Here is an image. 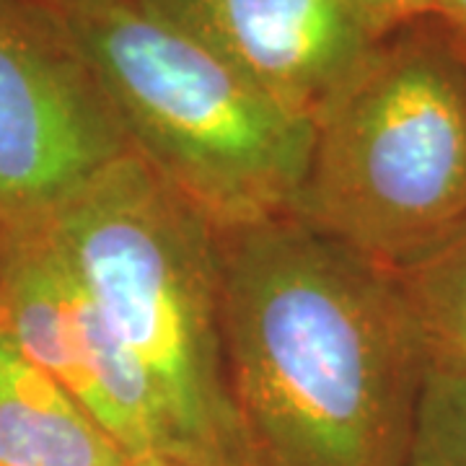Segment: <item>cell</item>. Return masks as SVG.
Returning a JSON list of instances; mask_svg holds the SVG:
<instances>
[{
  "label": "cell",
  "mask_w": 466,
  "mask_h": 466,
  "mask_svg": "<svg viewBox=\"0 0 466 466\" xmlns=\"http://www.w3.org/2000/svg\"><path fill=\"white\" fill-rule=\"evenodd\" d=\"M223 358L254 466H407L431 373L397 275L283 216L218 233Z\"/></svg>",
  "instance_id": "obj_1"
},
{
  "label": "cell",
  "mask_w": 466,
  "mask_h": 466,
  "mask_svg": "<svg viewBox=\"0 0 466 466\" xmlns=\"http://www.w3.org/2000/svg\"><path fill=\"white\" fill-rule=\"evenodd\" d=\"M45 228L143 370L171 459L254 466L226 381L216 228L135 153Z\"/></svg>",
  "instance_id": "obj_2"
},
{
  "label": "cell",
  "mask_w": 466,
  "mask_h": 466,
  "mask_svg": "<svg viewBox=\"0 0 466 466\" xmlns=\"http://www.w3.org/2000/svg\"><path fill=\"white\" fill-rule=\"evenodd\" d=\"M137 158L218 233L293 216L317 122L137 0L63 11Z\"/></svg>",
  "instance_id": "obj_3"
},
{
  "label": "cell",
  "mask_w": 466,
  "mask_h": 466,
  "mask_svg": "<svg viewBox=\"0 0 466 466\" xmlns=\"http://www.w3.org/2000/svg\"><path fill=\"white\" fill-rule=\"evenodd\" d=\"M293 216L391 275L466 228V57L404 29L317 122Z\"/></svg>",
  "instance_id": "obj_4"
},
{
  "label": "cell",
  "mask_w": 466,
  "mask_h": 466,
  "mask_svg": "<svg viewBox=\"0 0 466 466\" xmlns=\"http://www.w3.org/2000/svg\"><path fill=\"white\" fill-rule=\"evenodd\" d=\"M130 153L66 14L0 0V233L45 226Z\"/></svg>",
  "instance_id": "obj_5"
},
{
  "label": "cell",
  "mask_w": 466,
  "mask_h": 466,
  "mask_svg": "<svg viewBox=\"0 0 466 466\" xmlns=\"http://www.w3.org/2000/svg\"><path fill=\"white\" fill-rule=\"evenodd\" d=\"M0 327L127 459H171L143 370L106 327L45 226L0 233Z\"/></svg>",
  "instance_id": "obj_6"
},
{
  "label": "cell",
  "mask_w": 466,
  "mask_h": 466,
  "mask_svg": "<svg viewBox=\"0 0 466 466\" xmlns=\"http://www.w3.org/2000/svg\"><path fill=\"white\" fill-rule=\"evenodd\" d=\"M267 96L319 122L381 45L350 0H137Z\"/></svg>",
  "instance_id": "obj_7"
},
{
  "label": "cell",
  "mask_w": 466,
  "mask_h": 466,
  "mask_svg": "<svg viewBox=\"0 0 466 466\" xmlns=\"http://www.w3.org/2000/svg\"><path fill=\"white\" fill-rule=\"evenodd\" d=\"M127 453L0 327V466H127Z\"/></svg>",
  "instance_id": "obj_8"
},
{
  "label": "cell",
  "mask_w": 466,
  "mask_h": 466,
  "mask_svg": "<svg viewBox=\"0 0 466 466\" xmlns=\"http://www.w3.org/2000/svg\"><path fill=\"white\" fill-rule=\"evenodd\" d=\"M397 280L415 314L431 370L466 373V228Z\"/></svg>",
  "instance_id": "obj_9"
},
{
  "label": "cell",
  "mask_w": 466,
  "mask_h": 466,
  "mask_svg": "<svg viewBox=\"0 0 466 466\" xmlns=\"http://www.w3.org/2000/svg\"><path fill=\"white\" fill-rule=\"evenodd\" d=\"M407 466H466V373H428Z\"/></svg>",
  "instance_id": "obj_10"
},
{
  "label": "cell",
  "mask_w": 466,
  "mask_h": 466,
  "mask_svg": "<svg viewBox=\"0 0 466 466\" xmlns=\"http://www.w3.org/2000/svg\"><path fill=\"white\" fill-rule=\"evenodd\" d=\"M368 34L383 42L412 29L422 18L438 16V0H350Z\"/></svg>",
  "instance_id": "obj_11"
},
{
  "label": "cell",
  "mask_w": 466,
  "mask_h": 466,
  "mask_svg": "<svg viewBox=\"0 0 466 466\" xmlns=\"http://www.w3.org/2000/svg\"><path fill=\"white\" fill-rule=\"evenodd\" d=\"M438 18H443L451 32L466 39V0H438Z\"/></svg>",
  "instance_id": "obj_12"
},
{
  "label": "cell",
  "mask_w": 466,
  "mask_h": 466,
  "mask_svg": "<svg viewBox=\"0 0 466 466\" xmlns=\"http://www.w3.org/2000/svg\"><path fill=\"white\" fill-rule=\"evenodd\" d=\"M127 466H198L179 459H168V456H143V459H130Z\"/></svg>",
  "instance_id": "obj_13"
},
{
  "label": "cell",
  "mask_w": 466,
  "mask_h": 466,
  "mask_svg": "<svg viewBox=\"0 0 466 466\" xmlns=\"http://www.w3.org/2000/svg\"><path fill=\"white\" fill-rule=\"evenodd\" d=\"M39 3H47V5H55V8H60V11H67V8H78V5L99 3V0H39Z\"/></svg>",
  "instance_id": "obj_14"
}]
</instances>
